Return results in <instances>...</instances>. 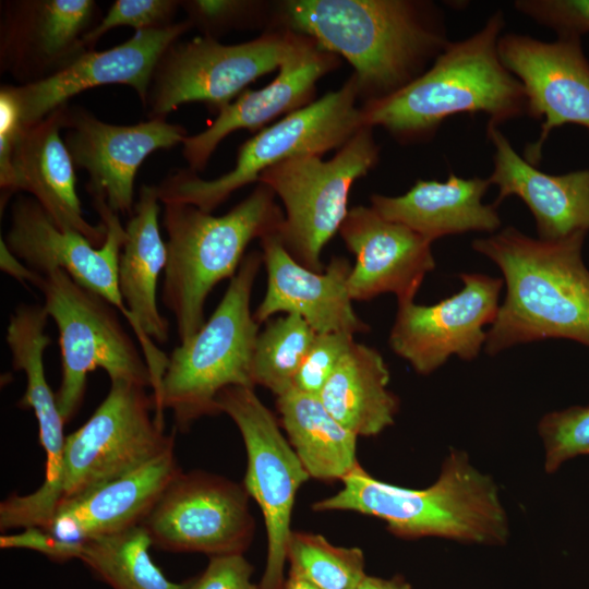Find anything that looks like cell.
Returning <instances> with one entry per match:
<instances>
[{"label": "cell", "mask_w": 589, "mask_h": 589, "mask_svg": "<svg viewBox=\"0 0 589 589\" xmlns=\"http://www.w3.org/2000/svg\"><path fill=\"white\" fill-rule=\"evenodd\" d=\"M313 38L346 59L362 104L384 98L420 76L448 43L436 4L420 0H283L269 29Z\"/></svg>", "instance_id": "cell-1"}, {"label": "cell", "mask_w": 589, "mask_h": 589, "mask_svg": "<svg viewBox=\"0 0 589 589\" xmlns=\"http://www.w3.org/2000/svg\"><path fill=\"white\" fill-rule=\"evenodd\" d=\"M587 232L557 240L531 238L515 227L474 239L472 249L501 269L506 294L486 332L490 356L519 344L556 338L589 348Z\"/></svg>", "instance_id": "cell-2"}, {"label": "cell", "mask_w": 589, "mask_h": 589, "mask_svg": "<svg viewBox=\"0 0 589 589\" xmlns=\"http://www.w3.org/2000/svg\"><path fill=\"white\" fill-rule=\"evenodd\" d=\"M505 26L502 11L468 38L449 41L416 80L381 99L360 105L362 124L385 129L400 144L425 142L458 113L483 112L500 127L527 116L521 83L505 68L498 40Z\"/></svg>", "instance_id": "cell-3"}, {"label": "cell", "mask_w": 589, "mask_h": 589, "mask_svg": "<svg viewBox=\"0 0 589 589\" xmlns=\"http://www.w3.org/2000/svg\"><path fill=\"white\" fill-rule=\"evenodd\" d=\"M332 496L314 512L349 510L384 520L400 538L434 536L497 544L506 541L508 520L494 481L474 468L465 453L452 452L436 482L410 489L377 480L358 464Z\"/></svg>", "instance_id": "cell-4"}, {"label": "cell", "mask_w": 589, "mask_h": 589, "mask_svg": "<svg viewBox=\"0 0 589 589\" xmlns=\"http://www.w3.org/2000/svg\"><path fill=\"white\" fill-rule=\"evenodd\" d=\"M163 205L167 232L163 302L173 314L181 344L204 325L213 288L236 275L252 240L279 232L285 214L263 183L221 216L185 203Z\"/></svg>", "instance_id": "cell-5"}, {"label": "cell", "mask_w": 589, "mask_h": 589, "mask_svg": "<svg viewBox=\"0 0 589 589\" xmlns=\"http://www.w3.org/2000/svg\"><path fill=\"white\" fill-rule=\"evenodd\" d=\"M262 253L247 254L202 328L168 357L156 399V417L170 409L176 429L187 431L202 417L219 414L218 394L230 386L254 388L253 353L259 323L250 309Z\"/></svg>", "instance_id": "cell-6"}, {"label": "cell", "mask_w": 589, "mask_h": 589, "mask_svg": "<svg viewBox=\"0 0 589 589\" xmlns=\"http://www.w3.org/2000/svg\"><path fill=\"white\" fill-rule=\"evenodd\" d=\"M359 89L352 73L335 91L265 127L239 146L235 167L205 180L191 169L172 170L156 185L160 203H185L212 213L266 169L290 158L340 148L361 127Z\"/></svg>", "instance_id": "cell-7"}, {"label": "cell", "mask_w": 589, "mask_h": 589, "mask_svg": "<svg viewBox=\"0 0 589 589\" xmlns=\"http://www.w3.org/2000/svg\"><path fill=\"white\" fill-rule=\"evenodd\" d=\"M380 160L373 128L361 127L328 160L318 155L284 160L263 171L257 182L269 187L285 206L279 237L291 256L322 273L321 254L339 231L352 184Z\"/></svg>", "instance_id": "cell-8"}, {"label": "cell", "mask_w": 589, "mask_h": 589, "mask_svg": "<svg viewBox=\"0 0 589 589\" xmlns=\"http://www.w3.org/2000/svg\"><path fill=\"white\" fill-rule=\"evenodd\" d=\"M36 288L59 333L62 376L55 395L65 423L83 402L88 373L98 368L110 381L152 387L144 353L124 329L116 306L62 269L43 275Z\"/></svg>", "instance_id": "cell-9"}, {"label": "cell", "mask_w": 589, "mask_h": 589, "mask_svg": "<svg viewBox=\"0 0 589 589\" xmlns=\"http://www.w3.org/2000/svg\"><path fill=\"white\" fill-rule=\"evenodd\" d=\"M145 388L110 381L94 413L65 437L59 504L124 477L175 447L176 428L171 434L165 432L154 396Z\"/></svg>", "instance_id": "cell-10"}, {"label": "cell", "mask_w": 589, "mask_h": 589, "mask_svg": "<svg viewBox=\"0 0 589 589\" xmlns=\"http://www.w3.org/2000/svg\"><path fill=\"white\" fill-rule=\"evenodd\" d=\"M293 33L276 28L235 45L197 36L177 40L160 57L144 110L149 119H166L179 106L202 103L218 113L259 77L279 69Z\"/></svg>", "instance_id": "cell-11"}, {"label": "cell", "mask_w": 589, "mask_h": 589, "mask_svg": "<svg viewBox=\"0 0 589 589\" xmlns=\"http://www.w3.org/2000/svg\"><path fill=\"white\" fill-rule=\"evenodd\" d=\"M217 405L220 413L236 423L243 438L248 456L243 485L264 518L267 555L259 587L284 589L296 495L310 476L254 388L227 387L218 394Z\"/></svg>", "instance_id": "cell-12"}, {"label": "cell", "mask_w": 589, "mask_h": 589, "mask_svg": "<svg viewBox=\"0 0 589 589\" xmlns=\"http://www.w3.org/2000/svg\"><path fill=\"white\" fill-rule=\"evenodd\" d=\"M243 484L205 471H180L141 526L152 544L209 556L243 554L255 529Z\"/></svg>", "instance_id": "cell-13"}, {"label": "cell", "mask_w": 589, "mask_h": 589, "mask_svg": "<svg viewBox=\"0 0 589 589\" xmlns=\"http://www.w3.org/2000/svg\"><path fill=\"white\" fill-rule=\"evenodd\" d=\"M93 206L106 225L100 248L82 233L61 230L29 195H19L10 207V226L3 239L9 251L40 275L55 269L68 273L76 283L105 298L131 323L119 289L118 267L127 239L119 215L101 195H91Z\"/></svg>", "instance_id": "cell-14"}, {"label": "cell", "mask_w": 589, "mask_h": 589, "mask_svg": "<svg viewBox=\"0 0 589 589\" xmlns=\"http://www.w3.org/2000/svg\"><path fill=\"white\" fill-rule=\"evenodd\" d=\"M459 278L462 289L435 304L398 303L388 344L419 374H431L452 356L473 360L485 345L483 327L496 317L503 279L467 273Z\"/></svg>", "instance_id": "cell-15"}, {"label": "cell", "mask_w": 589, "mask_h": 589, "mask_svg": "<svg viewBox=\"0 0 589 589\" xmlns=\"http://www.w3.org/2000/svg\"><path fill=\"white\" fill-rule=\"evenodd\" d=\"M580 39L557 36L543 41L516 33L500 37V58L524 87L527 116L543 119L538 140L525 149V159L533 166L554 129L577 124L589 131V61Z\"/></svg>", "instance_id": "cell-16"}, {"label": "cell", "mask_w": 589, "mask_h": 589, "mask_svg": "<svg viewBox=\"0 0 589 589\" xmlns=\"http://www.w3.org/2000/svg\"><path fill=\"white\" fill-rule=\"evenodd\" d=\"M187 129L166 119L112 124L81 106H69L62 137L75 168L88 173L86 191L98 194L115 213L134 209L137 170L152 153L182 144Z\"/></svg>", "instance_id": "cell-17"}, {"label": "cell", "mask_w": 589, "mask_h": 589, "mask_svg": "<svg viewBox=\"0 0 589 589\" xmlns=\"http://www.w3.org/2000/svg\"><path fill=\"white\" fill-rule=\"evenodd\" d=\"M94 0H4L0 4V72L17 85L46 80L88 51Z\"/></svg>", "instance_id": "cell-18"}, {"label": "cell", "mask_w": 589, "mask_h": 589, "mask_svg": "<svg viewBox=\"0 0 589 589\" xmlns=\"http://www.w3.org/2000/svg\"><path fill=\"white\" fill-rule=\"evenodd\" d=\"M184 19L161 27L137 31L112 48L88 50L55 75L27 85L8 84L24 128L31 127L73 96L103 85L121 84L133 88L146 106L155 68L166 49L188 33Z\"/></svg>", "instance_id": "cell-19"}, {"label": "cell", "mask_w": 589, "mask_h": 589, "mask_svg": "<svg viewBox=\"0 0 589 589\" xmlns=\"http://www.w3.org/2000/svg\"><path fill=\"white\" fill-rule=\"evenodd\" d=\"M293 33L291 48L276 77L259 89H245L202 132L188 135L182 155L188 168L202 171L220 142L237 130L260 131L275 118L315 101L316 84L341 64V58L313 38Z\"/></svg>", "instance_id": "cell-20"}, {"label": "cell", "mask_w": 589, "mask_h": 589, "mask_svg": "<svg viewBox=\"0 0 589 589\" xmlns=\"http://www.w3.org/2000/svg\"><path fill=\"white\" fill-rule=\"evenodd\" d=\"M339 233L356 256L348 278L352 301L382 293H394L398 303L413 301L425 275L435 268L431 241L371 206L350 208Z\"/></svg>", "instance_id": "cell-21"}, {"label": "cell", "mask_w": 589, "mask_h": 589, "mask_svg": "<svg viewBox=\"0 0 589 589\" xmlns=\"http://www.w3.org/2000/svg\"><path fill=\"white\" fill-rule=\"evenodd\" d=\"M69 105H62L39 122L24 128L10 160V175L0 185L1 212L12 195L32 196L61 230L82 233L100 248L106 225L88 223L76 192L75 166L62 134Z\"/></svg>", "instance_id": "cell-22"}, {"label": "cell", "mask_w": 589, "mask_h": 589, "mask_svg": "<svg viewBox=\"0 0 589 589\" xmlns=\"http://www.w3.org/2000/svg\"><path fill=\"white\" fill-rule=\"evenodd\" d=\"M267 288L253 316L260 324L278 312L299 314L316 333H366L348 291L351 265L334 256L324 272H313L286 250L278 232L261 239Z\"/></svg>", "instance_id": "cell-23"}, {"label": "cell", "mask_w": 589, "mask_h": 589, "mask_svg": "<svg viewBox=\"0 0 589 589\" xmlns=\"http://www.w3.org/2000/svg\"><path fill=\"white\" fill-rule=\"evenodd\" d=\"M159 197L156 185L142 184L130 216L121 250L118 281L123 302L152 375L157 397L168 357L153 341L168 340L169 323L157 304L158 278L167 263V248L159 230Z\"/></svg>", "instance_id": "cell-24"}, {"label": "cell", "mask_w": 589, "mask_h": 589, "mask_svg": "<svg viewBox=\"0 0 589 589\" xmlns=\"http://www.w3.org/2000/svg\"><path fill=\"white\" fill-rule=\"evenodd\" d=\"M180 471L171 448L124 477L61 502L43 528L81 553L89 539L141 525Z\"/></svg>", "instance_id": "cell-25"}, {"label": "cell", "mask_w": 589, "mask_h": 589, "mask_svg": "<svg viewBox=\"0 0 589 589\" xmlns=\"http://www.w3.org/2000/svg\"><path fill=\"white\" fill-rule=\"evenodd\" d=\"M486 135L494 147L488 179L498 188L496 206L508 196L519 197L532 213L543 240L589 232V169L549 175L522 158L498 127L488 124Z\"/></svg>", "instance_id": "cell-26"}, {"label": "cell", "mask_w": 589, "mask_h": 589, "mask_svg": "<svg viewBox=\"0 0 589 589\" xmlns=\"http://www.w3.org/2000/svg\"><path fill=\"white\" fill-rule=\"evenodd\" d=\"M490 187L488 178H461L449 172L444 182L418 179L402 195L372 194L370 201L384 218L433 242L449 235L496 231L501 227L497 206L482 202Z\"/></svg>", "instance_id": "cell-27"}, {"label": "cell", "mask_w": 589, "mask_h": 589, "mask_svg": "<svg viewBox=\"0 0 589 589\" xmlns=\"http://www.w3.org/2000/svg\"><path fill=\"white\" fill-rule=\"evenodd\" d=\"M382 354L353 341L317 395L327 411L357 436H375L394 424L398 397L388 389Z\"/></svg>", "instance_id": "cell-28"}, {"label": "cell", "mask_w": 589, "mask_h": 589, "mask_svg": "<svg viewBox=\"0 0 589 589\" xmlns=\"http://www.w3.org/2000/svg\"><path fill=\"white\" fill-rule=\"evenodd\" d=\"M276 406L288 441L310 478L341 481L359 464L358 436L317 396L292 388L276 397Z\"/></svg>", "instance_id": "cell-29"}, {"label": "cell", "mask_w": 589, "mask_h": 589, "mask_svg": "<svg viewBox=\"0 0 589 589\" xmlns=\"http://www.w3.org/2000/svg\"><path fill=\"white\" fill-rule=\"evenodd\" d=\"M48 317L44 304L17 305L10 316L5 341L13 369L23 371L26 376V389L19 406L34 411L40 445L48 456H58L67 436L56 395L45 376L44 351L51 344L45 333Z\"/></svg>", "instance_id": "cell-30"}, {"label": "cell", "mask_w": 589, "mask_h": 589, "mask_svg": "<svg viewBox=\"0 0 589 589\" xmlns=\"http://www.w3.org/2000/svg\"><path fill=\"white\" fill-rule=\"evenodd\" d=\"M152 540L141 526L96 537L83 543L81 560L112 589H184L169 580L152 561Z\"/></svg>", "instance_id": "cell-31"}, {"label": "cell", "mask_w": 589, "mask_h": 589, "mask_svg": "<svg viewBox=\"0 0 589 589\" xmlns=\"http://www.w3.org/2000/svg\"><path fill=\"white\" fill-rule=\"evenodd\" d=\"M316 332L299 314L269 321L260 332L254 347L252 375L255 385L276 397L293 388L296 375Z\"/></svg>", "instance_id": "cell-32"}, {"label": "cell", "mask_w": 589, "mask_h": 589, "mask_svg": "<svg viewBox=\"0 0 589 589\" xmlns=\"http://www.w3.org/2000/svg\"><path fill=\"white\" fill-rule=\"evenodd\" d=\"M287 561L294 573L318 589H356L364 574V555L359 548L336 546L323 536L292 531Z\"/></svg>", "instance_id": "cell-33"}, {"label": "cell", "mask_w": 589, "mask_h": 589, "mask_svg": "<svg viewBox=\"0 0 589 589\" xmlns=\"http://www.w3.org/2000/svg\"><path fill=\"white\" fill-rule=\"evenodd\" d=\"M185 20L201 36L218 39L233 31L271 28L274 2L257 0H181Z\"/></svg>", "instance_id": "cell-34"}, {"label": "cell", "mask_w": 589, "mask_h": 589, "mask_svg": "<svg viewBox=\"0 0 589 589\" xmlns=\"http://www.w3.org/2000/svg\"><path fill=\"white\" fill-rule=\"evenodd\" d=\"M546 472L572 458L589 455V406H573L545 414L539 423Z\"/></svg>", "instance_id": "cell-35"}, {"label": "cell", "mask_w": 589, "mask_h": 589, "mask_svg": "<svg viewBox=\"0 0 589 589\" xmlns=\"http://www.w3.org/2000/svg\"><path fill=\"white\" fill-rule=\"evenodd\" d=\"M181 0H116L100 21L84 36L88 50L109 31L130 26L135 31L161 28L175 23Z\"/></svg>", "instance_id": "cell-36"}, {"label": "cell", "mask_w": 589, "mask_h": 589, "mask_svg": "<svg viewBox=\"0 0 589 589\" xmlns=\"http://www.w3.org/2000/svg\"><path fill=\"white\" fill-rule=\"evenodd\" d=\"M353 341L350 333H317L296 375L293 388L317 396Z\"/></svg>", "instance_id": "cell-37"}, {"label": "cell", "mask_w": 589, "mask_h": 589, "mask_svg": "<svg viewBox=\"0 0 589 589\" xmlns=\"http://www.w3.org/2000/svg\"><path fill=\"white\" fill-rule=\"evenodd\" d=\"M514 7L557 36L581 37L589 33V0H517Z\"/></svg>", "instance_id": "cell-38"}, {"label": "cell", "mask_w": 589, "mask_h": 589, "mask_svg": "<svg viewBox=\"0 0 589 589\" xmlns=\"http://www.w3.org/2000/svg\"><path fill=\"white\" fill-rule=\"evenodd\" d=\"M252 573L243 554L211 556L206 569L184 589H260L251 580Z\"/></svg>", "instance_id": "cell-39"}, {"label": "cell", "mask_w": 589, "mask_h": 589, "mask_svg": "<svg viewBox=\"0 0 589 589\" xmlns=\"http://www.w3.org/2000/svg\"><path fill=\"white\" fill-rule=\"evenodd\" d=\"M0 548L37 551L55 562L79 558L80 555L76 549L59 542L43 527H27L22 532L1 534Z\"/></svg>", "instance_id": "cell-40"}, {"label": "cell", "mask_w": 589, "mask_h": 589, "mask_svg": "<svg viewBox=\"0 0 589 589\" xmlns=\"http://www.w3.org/2000/svg\"><path fill=\"white\" fill-rule=\"evenodd\" d=\"M24 129L16 101L8 86L0 87V185L10 175V160L15 143Z\"/></svg>", "instance_id": "cell-41"}, {"label": "cell", "mask_w": 589, "mask_h": 589, "mask_svg": "<svg viewBox=\"0 0 589 589\" xmlns=\"http://www.w3.org/2000/svg\"><path fill=\"white\" fill-rule=\"evenodd\" d=\"M0 267L1 271L20 281L23 286L29 284L36 287L43 277V275L28 268L14 256L7 248L2 238L0 241Z\"/></svg>", "instance_id": "cell-42"}, {"label": "cell", "mask_w": 589, "mask_h": 589, "mask_svg": "<svg viewBox=\"0 0 589 589\" xmlns=\"http://www.w3.org/2000/svg\"><path fill=\"white\" fill-rule=\"evenodd\" d=\"M356 589H411L410 586L399 578L382 579L364 576Z\"/></svg>", "instance_id": "cell-43"}, {"label": "cell", "mask_w": 589, "mask_h": 589, "mask_svg": "<svg viewBox=\"0 0 589 589\" xmlns=\"http://www.w3.org/2000/svg\"><path fill=\"white\" fill-rule=\"evenodd\" d=\"M284 589H318L315 585L306 580L305 578L290 573Z\"/></svg>", "instance_id": "cell-44"}]
</instances>
